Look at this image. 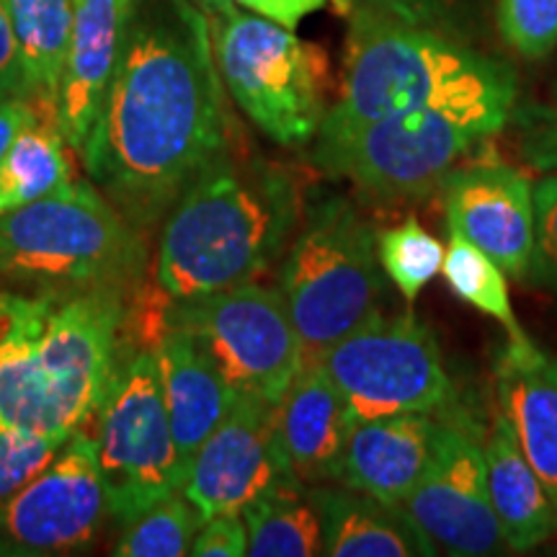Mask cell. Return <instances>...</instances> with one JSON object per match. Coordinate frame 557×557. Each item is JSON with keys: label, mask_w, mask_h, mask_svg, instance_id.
I'll use <instances>...</instances> for the list:
<instances>
[{"label": "cell", "mask_w": 557, "mask_h": 557, "mask_svg": "<svg viewBox=\"0 0 557 557\" xmlns=\"http://www.w3.org/2000/svg\"><path fill=\"white\" fill-rule=\"evenodd\" d=\"M240 129L194 0H132L114 78L81 158L90 184L148 235Z\"/></svg>", "instance_id": "6da1fadb"}, {"label": "cell", "mask_w": 557, "mask_h": 557, "mask_svg": "<svg viewBox=\"0 0 557 557\" xmlns=\"http://www.w3.org/2000/svg\"><path fill=\"white\" fill-rule=\"evenodd\" d=\"M305 205L297 173L250 148L240 127L160 222L158 289L197 299L259 282L287 253Z\"/></svg>", "instance_id": "7a4b0ae2"}, {"label": "cell", "mask_w": 557, "mask_h": 557, "mask_svg": "<svg viewBox=\"0 0 557 557\" xmlns=\"http://www.w3.org/2000/svg\"><path fill=\"white\" fill-rule=\"evenodd\" d=\"M517 75L470 41L354 5L341 90L325 111L310 160L344 145L364 124L408 109L449 107L513 114Z\"/></svg>", "instance_id": "3957f363"}, {"label": "cell", "mask_w": 557, "mask_h": 557, "mask_svg": "<svg viewBox=\"0 0 557 557\" xmlns=\"http://www.w3.org/2000/svg\"><path fill=\"white\" fill-rule=\"evenodd\" d=\"M148 240L90 184L0 214V276L39 289L137 292L148 269Z\"/></svg>", "instance_id": "277c9868"}, {"label": "cell", "mask_w": 557, "mask_h": 557, "mask_svg": "<svg viewBox=\"0 0 557 557\" xmlns=\"http://www.w3.org/2000/svg\"><path fill=\"white\" fill-rule=\"evenodd\" d=\"M278 292L287 305L305 359L380 315L385 271L377 256V230L344 194H320L305 205L302 222L278 269Z\"/></svg>", "instance_id": "5b68a950"}, {"label": "cell", "mask_w": 557, "mask_h": 557, "mask_svg": "<svg viewBox=\"0 0 557 557\" xmlns=\"http://www.w3.org/2000/svg\"><path fill=\"white\" fill-rule=\"evenodd\" d=\"M207 18L230 99L271 143L310 145L331 107L329 52L256 13Z\"/></svg>", "instance_id": "8992f818"}, {"label": "cell", "mask_w": 557, "mask_h": 557, "mask_svg": "<svg viewBox=\"0 0 557 557\" xmlns=\"http://www.w3.org/2000/svg\"><path fill=\"white\" fill-rule=\"evenodd\" d=\"M508 120V114L483 109L398 111L364 124L312 165L331 178H346L361 197L403 205L442 189L459 160L498 135Z\"/></svg>", "instance_id": "52a82bcc"}, {"label": "cell", "mask_w": 557, "mask_h": 557, "mask_svg": "<svg viewBox=\"0 0 557 557\" xmlns=\"http://www.w3.org/2000/svg\"><path fill=\"white\" fill-rule=\"evenodd\" d=\"M96 455L109 513L129 524L184 485L156 348L124 359L96 413Z\"/></svg>", "instance_id": "ba28073f"}, {"label": "cell", "mask_w": 557, "mask_h": 557, "mask_svg": "<svg viewBox=\"0 0 557 557\" xmlns=\"http://www.w3.org/2000/svg\"><path fill=\"white\" fill-rule=\"evenodd\" d=\"M354 421L398 413L442 416L455 408V382L442 348L413 310L374 315L320 357Z\"/></svg>", "instance_id": "9c48e42d"}, {"label": "cell", "mask_w": 557, "mask_h": 557, "mask_svg": "<svg viewBox=\"0 0 557 557\" xmlns=\"http://www.w3.org/2000/svg\"><path fill=\"white\" fill-rule=\"evenodd\" d=\"M165 325L189 331L235 395L276 403L305 361L282 292L261 282L197 299H169Z\"/></svg>", "instance_id": "30bf717a"}, {"label": "cell", "mask_w": 557, "mask_h": 557, "mask_svg": "<svg viewBox=\"0 0 557 557\" xmlns=\"http://www.w3.org/2000/svg\"><path fill=\"white\" fill-rule=\"evenodd\" d=\"M129 289H54L41 333V364L70 434L99 413L122 369V338L129 325Z\"/></svg>", "instance_id": "8fae6325"}, {"label": "cell", "mask_w": 557, "mask_h": 557, "mask_svg": "<svg viewBox=\"0 0 557 557\" xmlns=\"http://www.w3.org/2000/svg\"><path fill=\"white\" fill-rule=\"evenodd\" d=\"M400 506L438 553L485 557L508 549L487 493L483 442L455 408L438 416L434 457Z\"/></svg>", "instance_id": "7c38bea8"}, {"label": "cell", "mask_w": 557, "mask_h": 557, "mask_svg": "<svg viewBox=\"0 0 557 557\" xmlns=\"http://www.w3.org/2000/svg\"><path fill=\"white\" fill-rule=\"evenodd\" d=\"M107 511L96 442L78 429L58 457L0 511V534L18 553H73L96 540Z\"/></svg>", "instance_id": "4fadbf2b"}, {"label": "cell", "mask_w": 557, "mask_h": 557, "mask_svg": "<svg viewBox=\"0 0 557 557\" xmlns=\"http://www.w3.org/2000/svg\"><path fill=\"white\" fill-rule=\"evenodd\" d=\"M295 475L276 431V403L238 395L186 468L181 493L201 519L240 513L250 500Z\"/></svg>", "instance_id": "5bb4252c"}, {"label": "cell", "mask_w": 557, "mask_h": 557, "mask_svg": "<svg viewBox=\"0 0 557 557\" xmlns=\"http://www.w3.org/2000/svg\"><path fill=\"white\" fill-rule=\"evenodd\" d=\"M447 225L491 256L508 276L527 278L534 253V184L506 163L457 165L444 178Z\"/></svg>", "instance_id": "9a60e30c"}, {"label": "cell", "mask_w": 557, "mask_h": 557, "mask_svg": "<svg viewBox=\"0 0 557 557\" xmlns=\"http://www.w3.org/2000/svg\"><path fill=\"white\" fill-rule=\"evenodd\" d=\"M52 302L54 289L0 292V429L67 438L39 348Z\"/></svg>", "instance_id": "2e32d148"}, {"label": "cell", "mask_w": 557, "mask_h": 557, "mask_svg": "<svg viewBox=\"0 0 557 557\" xmlns=\"http://www.w3.org/2000/svg\"><path fill=\"white\" fill-rule=\"evenodd\" d=\"M132 0H73L65 65L58 88V124L67 145L83 150L114 78Z\"/></svg>", "instance_id": "e0dca14e"}, {"label": "cell", "mask_w": 557, "mask_h": 557, "mask_svg": "<svg viewBox=\"0 0 557 557\" xmlns=\"http://www.w3.org/2000/svg\"><path fill=\"white\" fill-rule=\"evenodd\" d=\"M438 416L398 413L354 421L336 483L367 496L403 504L434 457Z\"/></svg>", "instance_id": "ac0fdd59"}, {"label": "cell", "mask_w": 557, "mask_h": 557, "mask_svg": "<svg viewBox=\"0 0 557 557\" xmlns=\"http://www.w3.org/2000/svg\"><path fill=\"white\" fill-rule=\"evenodd\" d=\"M496 395L557 517V357L527 333L508 336L496 359Z\"/></svg>", "instance_id": "d6986e66"}, {"label": "cell", "mask_w": 557, "mask_h": 557, "mask_svg": "<svg viewBox=\"0 0 557 557\" xmlns=\"http://www.w3.org/2000/svg\"><path fill=\"white\" fill-rule=\"evenodd\" d=\"M354 416L318 359H305L276 400V431L289 468L305 485L336 483Z\"/></svg>", "instance_id": "ffe728a7"}, {"label": "cell", "mask_w": 557, "mask_h": 557, "mask_svg": "<svg viewBox=\"0 0 557 557\" xmlns=\"http://www.w3.org/2000/svg\"><path fill=\"white\" fill-rule=\"evenodd\" d=\"M152 348L158 354L165 408L186 478L197 449L220 426L238 395L189 331L165 325Z\"/></svg>", "instance_id": "44dd1931"}, {"label": "cell", "mask_w": 557, "mask_h": 557, "mask_svg": "<svg viewBox=\"0 0 557 557\" xmlns=\"http://www.w3.org/2000/svg\"><path fill=\"white\" fill-rule=\"evenodd\" d=\"M329 557H431L438 547L406 508L346 485H310Z\"/></svg>", "instance_id": "7402d4cb"}, {"label": "cell", "mask_w": 557, "mask_h": 557, "mask_svg": "<svg viewBox=\"0 0 557 557\" xmlns=\"http://www.w3.org/2000/svg\"><path fill=\"white\" fill-rule=\"evenodd\" d=\"M487 493L511 553H529L553 537L557 517L545 485L527 462L511 423L500 413L483 442Z\"/></svg>", "instance_id": "603a6c76"}, {"label": "cell", "mask_w": 557, "mask_h": 557, "mask_svg": "<svg viewBox=\"0 0 557 557\" xmlns=\"http://www.w3.org/2000/svg\"><path fill=\"white\" fill-rule=\"evenodd\" d=\"M73 152L58 116L45 111L13 139L0 160V214L34 205L73 184Z\"/></svg>", "instance_id": "cb8c5ba5"}, {"label": "cell", "mask_w": 557, "mask_h": 557, "mask_svg": "<svg viewBox=\"0 0 557 557\" xmlns=\"http://www.w3.org/2000/svg\"><path fill=\"white\" fill-rule=\"evenodd\" d=\"M248 529L250 557H312L320 555L318 508L310 485L297 475L282 478L240 511Z\"/></svg>", "instance_id": "d4e9b609"}, {"label": "cell", "mask_w": 557, "mask_h": 557, "mask_svg": "<svg viewBox=\"0 0 557 557\" xmlns=\"http://www.w3.org/2000/svg\"><path fill=\"white\" fill-rule=\"evenodd\" d=\"M3 9L9 13L29 96L54 109L73 21V0H3Z\"/></svg>", "instance_id": "484cf974"}, {"label": "cell", "mask_w": 557, "mask_h": 557, "mask_svg": "<svg viewBox=\"0 0 557 557\" xmlns=\"http://www.w3.org/2000/svg\"><path fill=\"white\" fill-rule=\"evenodd\" d=\"M444 282L449 289L462 299L465 305L483 312V315L498 320L508 336H519L524 329L519 325L517 312H513L511 295H508L506 271L498 267L491 256L483 253L470 240L449 230V243L444 248L442 261Z\"/></svg>", "instance_id": "4316f807"}, {"label": "cell", "mask_w": 557, "mask_h": 557, "mask_svg": "<svg viewBox=\"0 0 557 557\" xmlns=\"http://www.w3.org/2000/svg\"><path fill=\"white\" fill-rule=\"evenodd\" d=\"M205 524L201 513L184 493L176 491L169 498L158 500L148 511L124 524L122 540L116 542L114 555L122 557H181L191 553V542L199 527Z\"/></svg>", "instance_id": "83f0119b"}, {"label": "cell", "mask_w": 557, "mask_h": 557, "mask_svg": "<svg viewBox=\"0 0 557 557\" xmlns=\"http://www.w3.org/2000/svg\"><path fill=\"white\" fill-rule=\"evenodd\" d=\"M377 256L385 276L403 299L413 305L426 284L442 271L444 246L416 218L377 233Z\"/></svg>", "instance_id": "f1b7e54d"}, {"label": "cell", "mask_w": 557, "mask_h": 557, "mask_svg": "<svg viewBox=\"0 0 557 557\" xmlns=\"http://www.w3.org/2000/svg\"><path fill=\"white\" fill-rule=\"evenodd\" d=\"M500 37L527 60H545L557 50V0H498Z\"/></svg>", "instance_id": "f546056e"}, {"label": "cell", "mask_w": 557, "mask_h": 557, "mask_svg": "<svg viewBox=\"0 0 557 557\" xmlns=\"http://www.w3.org/2000/svg\"><path fill=\"white\" fill-rule=\"evenodd\" d=\"M67 438L0 429V511L58 457Z\"/></svg>", "instance_id": "4dcf8cb0"}, {"label": "cell", "mask_w": 557, "mask_h": 557, "mask_svg": "<svg viewBox=\"0 0 557 557\" xmlns=\"http://www.w3.org/2000/svg\"><path fill=\"white\" fill-rule=\"evenodd\" d=\"M517 129V150L534 171L557 173V86L542 101L513 109L511 120Z\"/></svg>", "instance_id": "1f68e13d"}, {"label": "cell", "mask_w": 557, "mask_h": 557, "mask_svg": "<svg viewBox=\"0 0 557 557\" xmlns=\"http://www.w3.org/2000/svg\"><path fill=\"white\" fill-rule=\"evenodd\" d=\"M534 253L527 282L557 299V173H545L534 184Z\"/></svg>", "instance_id": "d6a6232c"}, {"label": "cell", "mask_w": 557, "mask_h": 557, "mask_svg": "<svg viewBox=\"0 0 557 557\" xmlns=\"http://www.w3.org/2000/svg\"><path fill=\"white\" fill-rule=\"evenodd\" d=\"M354 5H367L406 24L468 41V11L462 0H354Z\"/></svg>", "instance_id": "836d02e7"}, {"label": "cell", "mask_w": 557, "mask_h": 557, "mask_svg": "<svg viewBox=\"0 0 557 557\" xmlns=\"http://www.w3.org/2000/svg\"><path fill=\"white\" fill-rule=\"evenodd\" d=\"M194 557H246L248 529L240 513H218L205 519L197 537L191 542Z\"/></svg>", "instance_id": "e575fe53"}, {"label": "cell", "mask_w": 557, "mask_h": 557, "mask_svg": "<svg viewBox=\"0 0 557 557\" xmlns=\"http://www.w3.org/2000/svg\"><path fill=\"white\" fill-rule=\"evenodd\" d=\"M13 96H29V86H26L24 65H21L16 39H13L9 13H5L3 0H0V101L13 99Z\"/></svg>", "instance_id": "d590c367"}, {"label": "cell", "mask_w": 557, "mask_h": 557, "mask_svg": "<svg viewBox=\"0 0 557 557\" xmlns=\"http://www.w3.org/2000/svg\"><path fill=\"white\" fill-rule=\"evenodd\" d=\"M45 111H52L54 114V109L37 99H29V96H13V99L0 101V160L9 152L13 139L29 127V124L37 122Z\"/></svg>", "instance_id": "8d00e7d4"}, {"label": "cell", "mask_w": 557, "mask_h": 557, "mask_svg": "<svg viewBox=\"0 0 557 557\" xmlns=\"http://www.w3.org/2000/svg\"><path fill=\"white\" fill-rule=\"evenodd\" d=\"M235 3L256 13V16H263L295 32L305 18L323 9L329 0H235Z\"/></svg>", "instance_id": "74e56055"}, {"label": "cell", "mask_w": 557, "mask_h": 557, "mask_svg": "<svg viewBox=\"0 0 557 557\" xmlns=\"http://www.w3.org/2000/svg\"><path fill=\"white\" fill-rule=\"evenodd\" d=\"M207 16H225V13L235 11V0H194Z\"/></svg>", "instance_id": "f35d334b"}, {"label": "cell", "mask_w": 557, "mask_h": 557, "mask_svg": "<svg viewBox=\"0 0 557 557\" xmlns=\"http://www.w3.org/2000/svg\"><path fill=\"white\" fill-rule=\"evenodd\" d=\"M331 5L338 16L348 18V13H351V9H354V0H331Z\"/></svg>", "instance_id": "ab89813d"}]
</instances>
